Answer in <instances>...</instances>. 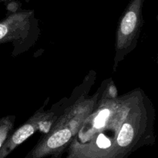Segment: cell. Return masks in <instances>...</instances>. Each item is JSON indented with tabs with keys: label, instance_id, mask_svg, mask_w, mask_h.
<instances>
[{
	"label": "cell",
	"instance_id": "6da1fadb",
	"mask_svg": "<svg viewBox=\"0 0 158 158\" xmlns=\"http://www.w3.org/2000/svg\"><path fill=\"white\" fill-rule=\"evenodd\" d=\"M71 136H72V133L70 130L67 129H63L60 131H57L48 139L46 147L50 150L62 147L69 140Z\"/></svg>",
	"mask_w": 158,
	"mask_h": 158
},
{
	"label": "cell",
	"instance_id": "7a4b0ae2",
	"mask_svg": "<svg viewBox=\"0 0 158 158\" xmlns=\"http://www.w3.org/2000/svg\"><path fill=\"white\" fill-rule=\"evenodd\" d=\"M134 129L129 123L123 124L117 137V143L119 146L121 147L129 146L134 139Z\"/></svg>",
	"mask_w": 158,
	"mask_h": 158
},
{
	"label": "cell",
	"instance_id": "3957f363",
	"mask_svg": "<svg viewBox=\"0 0 158 158\" xmlns=\"http://www.w3.org/2000/svg\"><path fill=\"white\" fill-rule=\"evenodd\" d=\"M34 133V128L29 124L23 125V127L17 130L14 135L12 136V142L15 145L22 143L23 141L26 140L27 138H29L32 133Z\"/></svg>",
	"mask_w": 158,
	"mask_h": 158
},
{
	"label": "cell",
	"instance_id": "277c9868",
	"mask_svg": "<svg viewBox=\"0 0 158 158\" xmlns=\"http://www.w3.org/2000/svg\"><path fill=\"white\" fill-rule=\"evenodd\" d=\"M109 115L110 112L108 109H104L103 110V111L100 112L98 114V116H97V117L95 119V121H94V125L98 129L103 127V125H104L105 122H106Z\"/></svg>",
	"mask_w": 158,
	"mask_h": 158
},
{
	"label": "cell",
	"instance_id": "5b68a950",
	"mask_svg": "<svg viewBox=\"0 0 158 158\" xmlns=\"http://www.w3.org/2000/svg\"><path fill=\"white\" fill-rule=\"evenodd\" d=\"M97 146H98L100 148H103V149H106L108 148L111 146V143L109 139L106 137L104 135L101 134L98 136L97 139Z\"/></svg>",
	"mask_w": 158,
	"mask_h": 158
},
{
	"label": "cell",
	"instance_id": "8992f818",
	"mask_svg": "<svg viewBox=\"0 0 158 158\" xmlns=\"http://www.w3.org/2000/svg\"><path fill=\"white\" fill-rule=\"evenodd\" d=\"M5 136H6V132H4L3 129L1 127L0 128V148H1L2 144L5 139Z\"/></svg>",
	"mask_w": 158,
	"mask_h": 158
}]
</instances>
